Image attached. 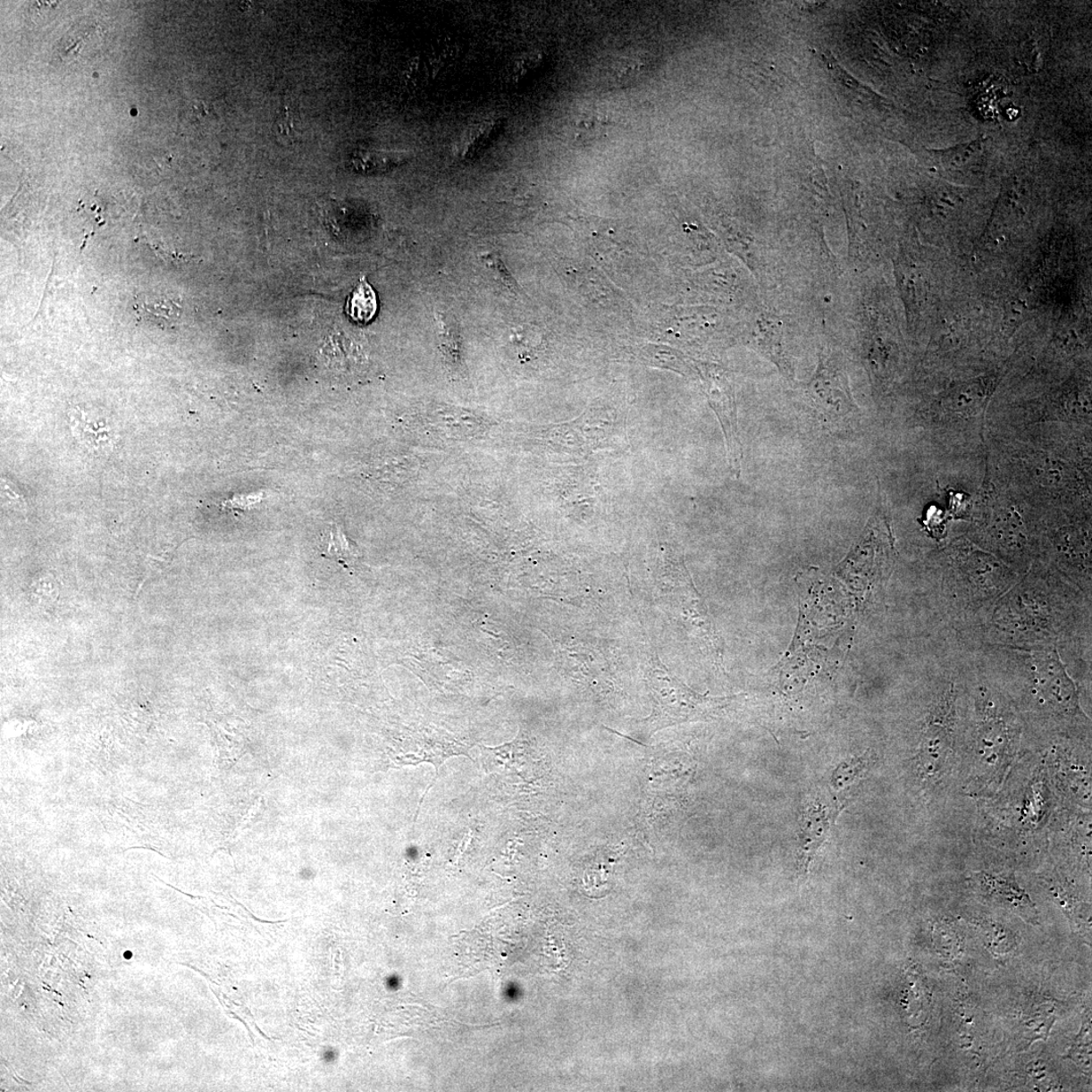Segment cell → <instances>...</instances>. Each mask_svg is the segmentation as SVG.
Returning a JSON list of instances; mask_svg holds the SVG:
<instances>
[{"label":"cell","mask_w":1092,"mask_h":1092,"mask_svg":"<svg viewBox=\"0 0 1092 1092\" xmlns=\"http://www.w3.org/2000/svg\"><path fill=\"white\" fill-rule=\"evenodd\" d=\"M827 374H821L811 384V399L819 420L829 428H844L853 420V405L845 388L837 387Z\"/></svg>","instance_id":"3957f363"},{"label":"cell","mask_w":1092,"mask_h":1092,"mask_svg":"<svg viewBox=\"0 0 1092 1092\" xmlns=\"http://www.w3.org/2000/svg\"><path fill=\"white\" fill-rule=\"evenodd\" d=\"M868 760L865 758L850 760L837 768L833 776V788L841 803L844 802L845 792L850 791L861 775L866 770Z\"/></svg>","instance_id":"4fadbf2b"},{"label":"cell","mask_w":1092,"mask_h":1092,"mask_svg":"<svg viewBox=\"0 0 1092 1092\" xmlns=\"http://www.w3.org/2000/svg\"><path fill=\"white\" fill-rule=\"evenodd\" d=\"M700 373L703 378L710 406L717 414L725 434L730 471L735 478H740L743 448L732 383L727 374L717 366L703 365L700 367Z\"/></svg>","instance_id":"7a4b0ae2"},{"label":"cell","mask_w":1092,"mask_h":1092,"mask_svg":"<svg viewBox=\"0 0 1092 1092\" xmlns=\"http://www.w3.org/2000/svg\"><path fill=\"white\" fill-rule=\"evenodd\" d=\"M649 69L648 58L643 57L640 54H632V55H621L613 60L609 66V76L615 84H632L634 81L640 80L644 72Z\"/></svg>","instance_id":"8fae6325"},{"label":"cell","mask_w":1092,"mask_h":1092,"mask_svg":"<svg viewBox=\"0 0 1092 1092\" xmlns=\"http://www.w3.org/2000/svg\"><path fill=\"white\" fill-rule=\"evenodd\" d=\"M378 312V299L374 289L365 278L360 279L358 286L349 298L346 313L357 324L365 325Z\"/></svg>","instance_id":"ba28073f"},{"label":"cell","mask_w":1092,"mask_h":1092,"mask_svg":"<svg viewBox=\"0 0 1092 1092\" xmlns=\"http://www.w3.org/2000/svg\"><path fill=\"white\" fill-rule=\"evenodd\" d=\"M326 551L329 557H336L340 559L348 560L352 556V551L349 549V542L340 532V529L335 525L331 527L326 534Z\"/></svg>","instance_id":"9a60e30c"},{"label":"cell","mask_w":1092,"mask_h":1092,"mask_svg":"<svg viewBox=\"0 0 1092 1092\" xmlns=\"http://www.w3.org/2000/svg\"><path fill=\"white\" fill-rule=\"evenodd\" d=\"M947 725L934 722L921 744L920 769L926 776H936L943 770L951 751V735Z\"/></svg>","instance_id":"8992f818"},{"label":"cell","mask_w":1092,"mask_h":1092,"mask_svg":"<svg viewBox=\"0 0 1092 1092\" xmlns=\"http://www.w3.org/2000/svg\"><path fill=\"white\" fill-rule=\"evenodd\" d=\"M652 710L642 721L651 736L660 729L717 717L728 706L729 698L699 695L668 670L658 656H652L647 671Z\"/></svg>","instance_id":"6da1fadb"},{"label":"cell","mask_w":1092,"mask_h":1092,"mask_svg":"<svg viewBox=\"0 0 1092 1092\" xmlns=\"http://www.w3.org/2000/svg\"><path fill=\"white\" fill-rule=\"evenodd\" d=\"M1036 661L1037 684L1046 699L1061 710H1074L1078 707V696L1056 653H1040Z\"/></svg>","instance_id":"277c9868"},{"label":"cell","mask_w":1092,"mask_h":1092,"mask_svg":"<svg viewBox=\"0 0 1092 1092\" xmlns=\"http://www.w3.org/2000/svg\"><path fill=\"white\" fill-rule=\"evenodd\" d=\"M410 157L406 152L367 151L359 153L353 159V165L361 172H382L405 164Z\"/></svg>","instance_id":"30bf717a"},{"label":"cell","mask_w":1092,"mask_h":1092,"mask_svg":"<svg viewBox=\"0 0 1092 1092\" xmlns=\"http://www.w3.org/2000/svg\"><path fill=\"white\" fill-rule=\"evenodd\" d=\"M504 124L501 119H489L467 128L460 136L456 146V154L459 159H475L487 150L502 133Z\"/></svg>","instance_id":"52a82bcc"},{"label":"cell","mask_w":1092,"mask_h":1092,"mask_svg":"<svg viewBox=\"0 0 1092 1092\" xmlns=\"http://www.w3.org/2000/svg\"><path fill=\"white\" fill-rule=\"evenodd\" d=\"M71 419L74 423L72 425L74 434L88 448L91 449H104L112 445L113 433L112 430L109 429L111 427L106 426L103 421L84 418L83 415L80 412L77 413V411L75 416Z\"/></svg>","instance_id":"9c48e42d"},{"label":"cell","mask_w":1092,"mask_h":1092,"mask_svg":"<svg viewBox=\"0 0 1092 1092\" xmlns=\"http://www.w3.org/2000/svg\"><path fill=\"white\" fill-rule=\"evenodd\" d=\"M610 125V121L603 114H584L578 122L579 133L580 136L584 134L587 139H593L607 134Z\"/></svg>","instance_id":"5bb4252c"},{"label":"cell","mask_w":1092,"mask_h":1092,"mask_svg":"<svg viewBox=\"0 0 1092 1092\" xmlns=\"http://www.w3.org/2000/svg\"><path fill=\"white\" fill-rule=\"evenodd\" d=\"M645 358H647V360H650L651 363H652L653 365L657 366L672 369V371H678V372L680 371L681 372V366H680L681 359L678 357H676L673 350L666 352L664 349H661L659 351H656L655 349L652 352L649 353V357H645Z\"/></svg>","instance_id":"e0dca14e"},{"label":"cell","mask_w":1092,"mask_h":1092,"mask_svg":"<svg viewBox=\"0 0 1092 1092\" xmlns=\"http://www.w3.org/2000/svg\"><path fill=\"white\" fill-rule=\"evenodd\" d=\"M540 54H525L520 57L512 68V80L515 83L525 81L530 72L541 64Z\"/></svg>","instance_id":"2e32d148"},{"label":"cell","mask_w":1092,"mask_h":1092,"mask_svg":"<svg viewBox=\"0 0 1092 1092\" xmlns=\"http://www.w3.org/2000/svg\"><path fill=\"white\" fill-rule=\"evenodd\" d=\"M976 881L984 897L1016 912L1029 924H1037V912L1034 903L1013 878L1005 875L983 872L976 875Z\"/></svg>","instance_id":"5b68a950"},{"label":"cell","mask_w":1092,"mask_h":1092,"mask_svg":"<svg viewBox=\"0 0 1092 1092\" xmlns=\"http://www.w3.org/2000/svg\"><path fill=\"white\" fill-rule=\"evenodd\" d=\"M176 304L166 298L136 297L135 312L139 321H149L159 325L160 320L172 321Z\"/></svg>","instance_id":"7c38bea8"}]
</instances>
